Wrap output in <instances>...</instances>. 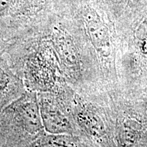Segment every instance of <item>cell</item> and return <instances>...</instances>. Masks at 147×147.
<instances>
[{
	"instance_id": "obj_5",
	"label": "cell",
	"mask_w": 147,
	"mask_h": 147,
	"mask_svg": "<svg viewBox=\"0 0 147 147\" xmlns=\"http://www.w3.org/2000/svg\"><path fill=\"white\" fill-rule=\"evenodd\" d=\"M44 120L48 127L52 131L63 132L67 131L69 128V123L65 117L53 108H44Z\"/></svg>"
},
{
	"instance_id": "obj_6",
	"label": "cell",
	"mask_w": 147,
	"mask_h": 147,
	"mask_svg": "<svg viewBox=\"0 0 147 147\" xmlns=\"http://www.w3.org/2000/svg\"><path fill=\"white\" fill-rule=\"evenodd\" d=\"M139 125L133 119H125L119 125V136L125 144H131L136 140Z\"/></svg>"
},
{
	"instance_id": "obj_3",
	"label": "cell",
	"mask_w": 147,
	"mask_h": 147,
	"mask_svg": "<svg viewBox=\"0 0 147 147\" xmlns=\"http://www.w3.org/2000/svg\"><path fill=\"white\" fill-rule=\"evenodd\" d=\"M53 0H19L11 19L16 21L36 20L51 11Z\"/></svg>"
},
{
	"instance_id": "obj_9",
	"label": "cell",
	"mask_w": 147,
	"mask_h": 147,
	"mask_svg": "<svg viewBox=\"0 0 147 147\" xmlns=\"http://www.w3.org/2000/svg\"><path fill=\"white\" fill-rule=\"evenodd\" d=\"M51 147H74L65 137H54L50 142Z\"/></svg>"
},
{
	"instance_id": "obj_4",
	"label": "cell",
	"mask_w": 147,
	"mask_h": 147,
	"mask_svg": "<svg viewBox=\"0 0 147 147\" xmlns=\"http://www.w3.org/2000/svg\"><path fill=\"white\" fill-rule=\"evenodd\" d=\"M79 122L89 134L94 136L104 135V124L98 115L88 109L82 110L78 115Z\"/></svg>"
},
{
	"instance_id": "obj_7",
	"label": "cell",
	"mask_w": 147,
	"mask_h": 147,
	"mask_svg": "<svg viewBox=\"0 0 147 147\" xmlns=\"http://www.w3.org/2000/svg\"><path fill=\"white\" fill-rule=\"evenodd\" d=\"M141 53L147 57V17L140 23L135 33Z\"/></svg>"
},
{
	"instance_id": "obj_8",
	"label": "cell",
	"mask_w": 147,
	"mask_h": 147,
	"mask_svg": "<svg viewBox=\"0 0 147 147\" xmlns=\"http://www.w3.org/2000/svg\"><path fill=\"white\" fill-rule=\"evenodd\" d=\"M19 0H0V20L11 18L17 8Z\"/></svg>"
},
{
	"instance_id": "obj_1",
	"label": "cell",
	"mask_w": 147,
	"mask_h": 147,
	"mask_svg": "<svg viewBox=\"0 0 147 147\" xmlns=\"http://www.w3.org/2000/svg\"><path fill=\"white\" fill-rule=\"evenodd\" d=\"M82 18L90 41L95 49L104 58L111 55V42L108 27L94 9L89 5L84 6Z\"/></svg>"
},
{
	"instance_id": "obj_2",
	"label": "cell",
	"mask_w": 147,
	"mask_h": 147,
	"mask_svg": "<svg viewBox=\"0 0 147 147\" xmlns=\"http://www.w3.org/2000/svg\"><path fill=\"white\" fill-rule=\"evenodd\" d=\"M53 42L60 57L66 64L77 65L78 57L76 47L71 35L61 25L55 26L53 29Z\"/></svg>"
}]
</instances>
